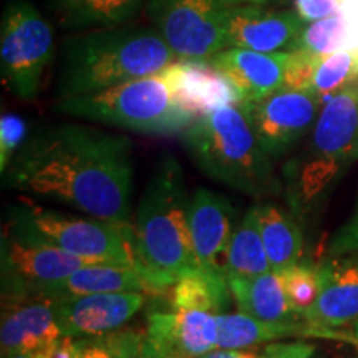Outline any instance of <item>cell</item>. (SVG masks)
<instances>
[{"instance_id": "5", "label": "cell", "mask_w": 358, "mask_h": 358, "mask_svg": "<svg viewBox=\"0 0 358 358\" xmlns=\"http://www.w3.org/2000/svg\"><path fill=\"white\" fill-rule=\"evenodd\" d=\"M357 159L358 80L322 105L306 151L285 169L292 208L310 211Z\"/></svg>"}, {"instance_id": "9", "label": "cell", "mask_w": 358, "mask_h": 358, "mask_svg": "<svg viewBox=\"0 0 358 358\" xmlns=\"http://www.w3.org/2000/svg\"><path fill=\"white\" fill-rule=\"evenodd\" d=\"M227 0H146V13L176 60H209L227 48Z\"/></svg>"}, {"instance_id": "19", "label": "cell", "mask_w": 358, "mask_h": 358, "mask_svg": "<svg viewBox=\"0 0 358 358\" xmlns=\"http://www.w3.org/2000/svg\"><path fill=\"white\" fill-rule=\"evenodd\" d=\"M292 53H264L249 48L227 47L209 62L222 71L241 95V103L254 101L284 88Z\"/></svg>"}, {"instance_id": "17", "label": "cell", "mask_w": 358, "mask_h": 358, "mask_svg": "<svg viewBox=\"0 0 358 358\" xmlns=\"http://www.w3.org/2000/svg\"><path fill=\"white\" fill-rule=\"evenodd\" d=\"M234 209L229 199L198 187L191 196L189 227L201 272L226 277V257L232 239Z\"/></svg>"}, {"instance_id": "2", "label": "cell", "mask_w": 358, "mask_h": 358, "mask_svg": "<svg viewBox=\"0 0 358 358\" xmlns=\"http://www.w3.org/2000/svg\"><path fill=\"white\" fill-rule=\"evenodd\" d=\"M176 60L153 25L93 29L64 40L57 98H71L158 75Z\"/></svg>"}, {"instance_id": "15", "label": "cell", "mask_w": 358, "mask_h": 358, "mask_svg": "<svg viewBox=\"0 0 358 358\" xmlns=\"http://www.w3.org/2000/svg\"><path fill=\"white\" fill-rule=\"evenodd\" d=\"M306 27L295 10H277L259 3L231 6L226 20L227 47L264 53H292Z\"/></svg>"}, {"instance_id": "11", "label": "cell", "mask_w": 358, "mask_h": 358, "mask_svg": "<svg viewBox=\"0 0 358 358\" xmlns=\"http://www.w3.org/2000/svg\"><path fill=\"white\" fill-rule=\"evenodd\" d=\"M322 100L310 90L280 88L254 101L239 103L259 143L272 158H279L312 131Z\"/></svg>"}, {"instance_id": "30", "label": "cell", "mask_w": 358, "mask_h": 358, "mask_svg": "<svg viewBox=\"0 0 358 358\" xmlns=\"http://www.w3.org/2000/svg\"><path fill=\"white\" fill-rule=\"evenodd\" d=\"M113 334L87 340L80 338L82 358H145L143 335Z\"/></svg>"}, {"instance_id": "4", "label": "cell", "mask_w": 358, "mask_h": 358, "mask_svg": "<svg viewBox=\"0 0 358 358\" xmlns=\"http://www.w3.org/2000/svg\"><path fill=\"white\" fill-rule=\"evenodd\" d=\"M181 141L209 178L256 199L279 194L272 156L259 143L239 105L201 116L181 133Z\"/></svg>"}, {"instance_id": "37", "label": "cell", "mask_w": 358, "mask_h": 358, "mask_svg": "<svg viewBox=\"0 0 358 358\" xmlns=\"http://www.w3.org/2000/svg\"><path fill=\"white\" fill-rule=\"evenodd\" d=\"M350 22V20H348ZM347 50L353 52V55L358 58V20L350 22V40H348Z\"/></svg>"}, {"instance_id": "38", "label": "cell", "mask_w": 358, "mask_h": 358, "mask_svg": "<svg viewBox=\"0 0 358 358\" xmlns=\"http://www.w3.org/2000/svg\"><path fill=\"white\" fill-rule=\"evenodd\" d=\"M231 6H241V3H259V6H268L274 0H227Z\"/></svg>"}, {"instance_id": "27", "label": "cell", "mask_w": 358, "mask_h": 358, "mask_svg": "<svg viewBox=\"0 0 358 358\" xmlns=\"http://www.w3.org/2000/svg\"><path fill=\"white\" fill-rule=\"evenodd\" d=\"M348 40H350V22L340 12L327 19L306 24L295 52L322 58L330 53L347 50Z\"/></svg>"}, {"instance_id": "29", "label": "cell", "mask_w": 358, "mask_h": 358, "mask_svg": "<svg viewBox=\"0 0 358 358\" xmlns=\"http://www.w3.org/2000/svg\"><path fill=\"white\" fill-rule=\"evenodd\" d=\"M282 285L290 303L299 315L308 310L320 292V268L308 262H297L295 266L280 272Z\"/></svg>"}, {"instance_id": "33", "label": "cell", "mask_w": 358, "mask_h": 358, "mask_svg": "<svg viewBox=\"0 0 358 358\" xmlns=\"http://www.w3.org/2000/svg\"><path fill=\"white\" fill-rule=\"evenodd\" d=\"M320 58L307 55L302 52H294L287 71H285L284 88L290 90H310L313 71Z\"/></svg>"}, {"instance_id": "7", "label": "cell", "mask_w": 358, "mask_h": 358, "mask_svg": "<svg viewBox=\"0 0 358 358\" xmlns=\"http://www.w3.org/2000/svg\"><path fill=\"white\" fill-rule=\"evenodd\" d=\"M10 219L13 229L80 257L140 267L134 245V229H124L96 217L69 216L34 204L32 201H27L22 208L19 206Z\"/></svg>"}, {"instance_id": "6", "label": "cell", "mask_w": 358, "mask_h": 358, "mask_svg": "<svg viewBox=\"0 0 358 358\" xmlns=\"http://www.w3.org/2000/svg\"><path fill=\"white\" fill-rule=\"evenodd\" d=\"M62 115L83 118L143 134H181L196 122L174 101L161 75H150L116 87L57 100Z\"/></svg>"}, {"instance_id": "21", "label": "cell", "mask_w": 358, "mask_h": 358, "mask_svg": "<svg viewBox=\"0 0 358 358\" xmlns=\"http://www.w3.org/2000/svg\"><path fill=\"white\" fill-rule=\"evenodd\" d=\"M106 292L163 294L151 284V280L143 274L140 267L120 262H96L80 267L78 271L66 277L52 294V299Z\"/></svg>"}, {"instance_id": "36", "label": "cell", "mask_w": 358, "mask_h": 358, "mask_svg": "<svg viewBox=\"0 0 358 358\" xmlns=\"http://www.w3.org/2000/svg\"><path fill=\"white\" fill-rule=\"evenodd\" d=\"M201 358H261V352L254 348H214Z\"/></svg>"}, {"instance_id": "12", "label": "cell", "mask_w": 358, "mask_h": 358, "mask_svg": "<svg viewBox=\"0 0 358 358\" xmlns=\"http://www.w3.org/2000/svg\"><path fill=\"white\" fill-rule=\"evenodd\" d=\"M2 307V357L27 353L34 358H50L57 343L64 337L53 299L3 294Z\"/></svg>"}, {"instance_id": "3", "label": "cell", "mask_w": 358, "mask_h": 358, "mask_svg": "<svg viewBox=\"0 0 358 358\" xmlns=\"http://www.w3.org/2000/svg\"><path fill=\"white\" fill-rule=\"evenodd\" d=\"M189 203L178 159L163 156L143 191L133 226L140 267L159 292L201 272L189 227Z\"/></svg>"}, {"instance_id": "39", "label": "cell", "mask_w": 358, "mask_h": 358, "mask_svg": "<svg viewBox=\"0 0 358 358\" xmlns=\"http://www.w3.org/2000/svg\"><path fill=\"white\" fill-rule=\"evenodd\" d=\"M3 358H34L32 355H27V353H13V355L3 357Z\"/></svg>"}, {"instance_id": "40", "label": "cell", "mask_w": 358, "mask_h": 358, "mask_svg": "<svg viewBox=\"0 0 358 358\" xmlns=\"http://www.w3.org/2000/svg\"><path fill=\"white\" fill-rule=\"evenodd\" d=\"M353 337H355V340H358V320L355 322V329H353Z\"/></svg>"}, {"instance_id": "10", "label": "cell", "mask_w": 358, "mask_h": 358, "mask_svg": "<svg viewBox=\"0 0 358 358\" xmlns=\"http://www.w3.org/2000/svg\"><path fill=\"white\" fill-rule=\"evenodd\" d=\"M105 262L80 257L10 227L2 241L3 294L52 299L58 285L80 267Z\"/></svg>"}, {"instance_id": "8", "label": "cell", "mask_w": 358, "mask_h": 358, "mask_svg": "<svg viewBox=\"0 0 358 358\" xmlns=\"http://www.w3.org/2000/svg\"><path fill=\"white\" fill-rule=\"evenodd\" d=\"M55 55L53 29L27 0H12L0 22V71L3 85L19 100L32 101Z\"/></svg>"}, {"instance_id": "28", "label": "cell", "mask_w": 358, "mask_h": 358, "mask_svg": "<svg viewBox=\"0 0 358 358\" xmlns=\"http://www.w3.org/2000/svg\"><path fill=\"white\" fill-rule=\"evenodd\" d=\"M358 80V58L350 50H340L322 57L313 71L310 92L322 103Z\"/></svg>"}, {"instance_id": "31", "label": "cell", "mask_w": 358, "mask_h": 358, "mask_svg": "<svg viewBox=\"0 0 358 358\" xmlns=\"http://www.w3.org/2000/svg\"><path fill=\"white\" fill-rule=\"evenodd\" d=\"M27 133H29L27 122L20 115H2V120H0V169L2 173L7 171L20 148L29 140Z\"/></svg>"}, {"instance_id": "20", "label": "cell", "mask_w": 358, "mask_h": 358, "mask_svg": "<svg viewBox=\"0 0 358 358\" xmlns=\"http://www.w3.org/2000/svg\"><path fill=\"white\" fill-rule=\"evenodd\" d=\"M227 285L239 312L245 315L274 324H294L302 319L290 303L280 275L274 271L252 277H227Z\"/></svg>"}, {"instance_id": "14", "label": "cell", "mask_w": 358, "mask_h": 358, "mask_svg": "<svg viewBox=\"0 0 358 358\" xmlns=\"http://www.w3.org/2000/svg\"><path fill=\"white\" fill-rule=\"evenodd\" d=\"M148 297L140 292L66 295L53 299V307L64 335L93 338L122 329L145 307Z\"/></svg>"}, {"instance_id": "13", "label": "cell", "mask_w": 358, "mask_h": 358, "mask_svg": "<svg viewBox=\"0 0 358 358\" xmlns=\"http://www.w3.org/2000/svg\"><path fill=\"white\" fill-rule=\"evenodd\" d=\"M216 313L199 308L155 310L143 334L145 358H201L216 348Z\"/></svg>"}, {"instance_id": "18", "label": "cell", "mask_w": 358, "mask_h": 358, "mask_svg": "<svg viewBox=\"0 0 358 358\" xmlns=\"http://www.w3.org/2000/svg\"><path fill=\"white\" fill-rule=\"evenodd\" d=\"M320 292L302 320L327 334L358 320V254L332 257L319 266Z\"/></svg>"}, {"instance_id": "26", "label": "cell", "mask_w": 358, "mask_h": 358, "mask_svg": "<svg viewBox=\"0 0 358 358\" xmlns=\"http://www.w3.org/2000/svg\"><path fill=\"white\" fill-rule=\"evenodd\" d=\"M231 297L227 277L206 272L182 277L169 290L171 308H199L216 315L226 312Z\"/></svg>"}, {"instance_id": "25", "label": "cell", "mask_w": 358, "mask_h": 358, "mask_svg": "<svg viewBox=\"0 0 358 358\" xmlns=\"http://www.w3.org/2000/svg\"><path fill=\"white\" fill-rule=\"evenodd\" d=\"M272 271L261 236L257 206L252 204L232 234L226 257V277H252Z\"/></svg>"}, {"instance_id": "34", "label": "cell", "mask_w": 358, "mask_h": 358, "mask_svg": "<svg viewBox=\"0 0 358 358\" xmlns=\"http://www.w3.org/2000/svg\"><path fill=\"white\" fill-rule=\"evenodd\" d=\"M294 10L306 22L327 19L342 10V0H292Z\"/></svg>"}, {"instance_id": "23", "label": "cell", "mask_w": 358, "mask_h": 358, "mask_svg": "<svg viewBox=\"0 0 358 358\" xmlns=\"http://www.w3.org/2000/svg\"><path fill=\"white\" fill-rule=\"evenodd\" d=\"M217 319V343L216 348H256L262 343L274 340L294 337L301 334H320L312 325L274 324V322L257 320L254 317L237 313H219Z\"/></svg>"}, {"instance_id": "32", "label": "cell", "mask_w": 358, "mask_h": 358, "mask_svg": "<svg viewBox=\"0 0 358 358\" xmlns=\"http://www.w3.org/2000/svg\"><path fill=\"white\" fill-rule=\"evenodd\" d=\"M347 254H358V198L350 217L338 227L329 244V256L337 257Z\"/></svg>"}, {"instance_id": "22", "label": "cell", "mask_w": 358, "mask_h": 358, "mask_svg": "<svg viewBox=\"0 0 358 358\" xmlns=\"http://www.w3.org/2000/svg\"><path fill=\"white\" fill-rule=\"evenodd\" d=\"M261 236L272 271L280 274L301 262L303 252L302 231L287 211L274 203H257Z\"/></svg>"}, {"instance_id": "16", "label": "cell", "mask_w": 358, "mask_h": 358, "mask_svg": "<svg viewBox=\"0 0 358 358\" xmlns=\"http://www.w3.org/2000/svg\"><path fill=\"white\" fill-rule=\"evenodd\" d=\"M159 75L179 108L196 120L241 103L237 88L209 60H174Z\"/></svg>"}, {"instance_id": "35", "label": "cell", "mask_w": 358, "mask_h": 358, "mask_svg": "<svg viewBox=\"0 0 358 358\" xmlns=\"http://www.w3.org/2000/svg\"><path fill=\"white\" fill-rule=\"evenodd\" d=\"M315 347L306 342L272 343L261 350V358H312Z\"/></svg>"}, {"instance_id": "24", "label": "cell", "mask_w": 358, "mask_h": 358, "mask_svg": "<svg viewBox=\"0 0 358 358\" xmlns=\"http://www.w3.org/2000/svg\"><path fill=\"white\" fill-rule=\"evenodd\" d=\"M66 29L93 30L129 24L146 0H53Z\"/></svg>"}, {"instance_id": "1", "label": "cell", "mask_w": 358, "mask_h": 358, "mask_svg": "<svg viewBox=\"0 0 358 358\" xmlns=\"http://www.w3.org/2000/svg\"><path fill=\"white\" fill-rule=\"evenodd\" d=\"M2 174L13 189L133 229V155L123 134L83 124L43 128Z\"/></svg>"}]
</instances>
